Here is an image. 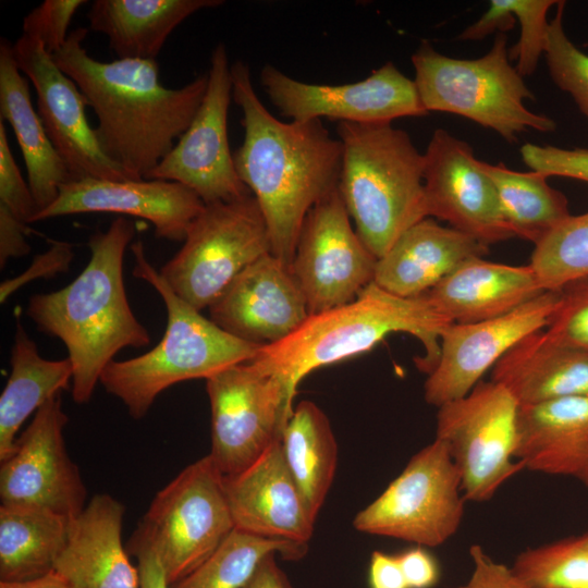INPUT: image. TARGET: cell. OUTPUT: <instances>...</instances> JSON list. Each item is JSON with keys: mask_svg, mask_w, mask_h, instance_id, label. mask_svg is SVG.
<instances>
[{"mask_svg": "<svg viewBox=\"0 0 588 588\" xmlns=\"http://www.w3.org/2000/svg\"><path fill=\"white\" fill-rule=\"evenodd\" d=\"M231 76L244 126L235 168L262 212L271 254L290 268L306 215L339 188L342 143L321 120L277 119L257 96L243 61L231 65Z\"/></svg>", "mask_w": 588, "mask_h": 588, "instance_id": "6da1fadb", "label": "cell"}, {"mask_svg": "<svg viewBox=\"0 0 588 588\" xmlns=\"http://www.w3.org/2000/svg\"><path fill=\"white\" fill-rule=\"evenodd\" d=\"M88 29L72 30L52 56L97 115L94 127L103 154L132 180L146 179L167 156L195 117L208 73L181 88H167L156 60L97 61L84 40Z\"/></svg>", "mask_w": 588, "mask_h": 588, "instance_id": "7a4b0ae2", "label": "cell"}, {"mask_svg": "<svg viewBox=\"0 0 588 588\" xmlns=\"http://www.w3.org/2000/svg\"><path fill=\"white\" fill-rule=\"evenodd\" d=\"M136 226L124 217L95 232L84 270L61 290L33 295L26 314L37 329L60 339L73 367L72 397L89 402L105 368L125 347L150 343L125 291L123 260Z\"/></svg>", "mask_w": 588, "mask_h": 588, "instance_id": "3957f363", "label": "cell"}, {"mask_svg": "<svg viewBox=\"0 0 588 588\" xmlns=\"http://www.w3.org/2000/svg\"><path fill=\"white\" fill-rule=\"evenodd\" d=\"M451 323L425 295L401 297L372 282L354 301L309 315L285 339L261 346L248 363L279 379L294 401L307 375L370 351L395 332L419 340L424 355L415 364L428 375L439 358L441 334Z\"/></svg>", "mask_w": 588, "mask_h": 588, "instance_id": "277c9868", "label": "cell"}, {"mask_svg": "<svg viewBox=\"0 0 588 588\" xmlns=\"http://www.w3.org/2000/svg\"><path fill=\"white\" fill-rule=\"evenodd\" d=\"M134 277L150 284L167 308V328L161 341L143 355L112 360L99 382L118 397L130 416H146L157 396L168 388L193 379H205L252 360L260 345L228 333L210 318L180 298L146 257L144 244L131 245Z\"/></svg>", "mask_w": 588, "mask_h": 588, "instance_id": "5b68a950", "label": "cell"}, {"mask_svg": "<svg viewBox=\"0 0 588 588\" xmlns=\"http://www.w3.org/2000/svg\"><path fill=\"white\" fill-rule=\"evenodd\" d=\"M339 192L365 246L381 258L408 228L428 217L424 154L391 123L339 122Z\"/></svg>", "mask_w": 588, "mask_h": 588, "instance_id": "8992f818", "label": "cell"}, {"mask_svg": "<svg viewBox=\"0 0 588 588\" xmlns=\"http://www.w3.org/2000/svg\"><path fill=\"white\" fill-rule=\"evenodd\" d=\"M415 85L424 108L449 112L491 128L509 143L532 128L552 132L555 122L527 109L535 99L523 76L510 63L507 37L499 33L490 50L478 59L439 53L424 40L412 56Z\"/></svg>", "mask_w": 588, "mask_h": 588, "instance_id": "52a82bcc", "label": "cell"}, {"mask_svg": "<svg viewBox=\"0 0 588 588\" xmlns=\"http://www.w3.org/2000/svg\"><path fill=\"white\" fill-rule=\"evenodd\" d=\"M271 253L269 232L253 195L205 205L181 249L159 270L172 291L201 311L249 265Z\"/></svg>", "mask_w": 588, "mask_h": 588, "instance_id": "ba28073f", "label": "cell"}, {"mask_svg": "<svg viewBox=\"0 0 588 588\" xmlns=\"http://www.w3.org/2000/svg\"><path fill=\"white\" fill-rule=\"evenodd\" d=\"M234 528L223 475L206 455L156 494L135 530L157 552L171 586L208 559Z\"/></svg>", "mask_w": 588, "mask_h": 588, "instance_id": "9c48e42d", "label": "cell"}, {"mask_svg": "<svg viewBox=\"0 0 588 588\" xmlns=\"http://www.w3.org/2000/svg\"><path fill=\"white\" fill-rule=\"evenodd\" d=\"M465 502L458 469L446 445L434 438L356 514L353 526L360 532L433 548L458 530Z\"/></svg>", "mask_w": 588, "mask_h": 588, "instance_id": "30bf717a", "label": "cell"}, {"mask_svg": "<svg viewBox=\"0 0 588 588\" xmlns=\"http://www.w3.org/2000/svg\"><path fill=\"white\" fill-rule=\"evenodd\" d=\"M519 403L495 381L438 407L436 439L456 465L466 501L486 502L525 469L516 458Z\"/></svg>", "mask_w": 588, "mask_h": 588, "instance_id": "8fae6325", "label": "cell"}, {"mask_svg": "<svg viewBox=\"0 0 588 588\" xmlns=\"http://www.w3.org/2000/svg\"><path fill=\"white\" fill-rule=\"evenodd\" d=\"M211 411V451L223 476L255 463L278 439L293 412L285 385L248 362L206 380Z\"/></svg>", "mask_w": 588, "mask_h": 588, "instance_id": "7c38bea8", "label": "cell"}, {"mask_svg": "<svg viewBox=\"0 0 588 588\" xmlns=\"http://www.w3.org/2000/svg\"><path fill=\"white\" fill-rule=\"evenodd\" d=\"M232 89L226 49L219 44L211 54L206 94L195 117L145 180L180 183L195 192L205 205L235 201L252 195L236 171L229 144Z\"/></svg>", "mask_w": 588, "mask_h": 588, "instance_id": "4fadbf2b", "label": "cell"}, {"mask_svg": "<svg viewBox=\"0 0 588 588\" xmlns=\"http://www.w3.org/2000/svg\"><path fill=\"white\" fill-rule=\"evenodd\" d=\"M377 260L356 233L338 188L306 215L290 269L311 315L354 301L373 282Z\"/></svg>", "mask_w": 588, "mask_h": 588, "instance_id": "5bb4252c", "label": "cell"}, {"mask_svg": "<svg viewBox=\"0 0 588 588\" xmlns=\"http://www.w3.org/2000/svg\"><path fill=\"white\" fill-rule=\"evenodd\" d=\"M260 82L271 103L291 121L328 118L338 123H392L428 114L415 82L392 62L363 81L341 85L302 82L266 64Z\"/></svg>", "mask_w": 588, "mask_h": 588, "instance_id": "9a60e30c", "label": "cell"}, {"mask_svg": "<svg viewBox=\"0 0 588 588\" xmlns=\"http://www.w3.org/2000/svg\"><path fill=\"white\" fill-rule=\"evenodd\" d=\"M66 424L61 394L35 413L12 453L0 462L1 503L41 506L70 519L84 510L87 490L66 450Z\"/></svg>", "mask_w": 588, "mask_h": 588, "instance_id": "2e32d148", "label": "cell"}, {"mask_svg": "<svg viewBox=\"0 0 588 588\" xmlns=\"http://www.w3.org/2000/svg\"><path fill=\"white\" fill-rule=\"evenodd\" d=\"M559 304V291H544L501 317L449 324L440 338L439 358L424 384L425 401L438 408L468 394L515 344L547 328Z\"/></svg>", "mask_w": 588, "mask_h": 588, "instance_id": "e0dca14e", "label": "cell"}, {"mask_svg": "<svg viewBox=\"0 0 588 588\" xmlns=\"http://www.w3.org/2000/svg\"><path fill=\"white\" fill-rule=\"evenodd\" d=\"M427 215L490 245L515 236L471 146L437 128L424 154Z\"/></svg>", "mask_w": 588, "mask_h": 588, "instance_id": "ac0fdd59", "label": "cell"}, {"mask_svg": "<svg viewBox=\"0 0 588 588\" xmlns=\"http://www.w3.org/2000/svg\"><path fill=\"white\" fill-rule=\"evenodd\" d=\"M17 66L33 84L37 113L72 180H132L100 148L86 117L87 102L76 83L44 45L22 35L12 46Z\"/></svg>", "mask_w": 588, "mask_h": 588, "instance_id": "d6986e66", "label": "cell"}, {"mask_svg": "<svg viewBox=\"0 0 588 588\" xmlns=\"http://www.w3.org/2000/svg\"><path fill=\"white\" fill-rule=\"evenodd\" d=\"M205 203L191 188L163 180H72L34 222L78 213L111 212L149 221L156 236L184 242Z\"/></svg>", "mask_w": 588, "mask_h": 588, "instance_id": "ffe728a7", "label": "cell"}, {"mask_svg": "<svg viewBox=\"0 0 588 588\" xmlns=\"http://www.w3.org/2000/svg\"><path fill=\"white\" fill-rule=\"evenodd\" d=\"M208 309L224 331L260 346L285 339L309 316L291 269L271 253L243 270Z\"/></svg>", "mask_w": 588, "mask_h": 588, "instance_id": "44dd1931", "label": "cell"}, {"mask_svg": "<svg viewBox=\"0 0 588 588\" xmlns=\"http://www.w3.org/2000/svg\"><path fill=\"white\" fill-rule=\"evenodd\" d=\"M223 485L236 529L308 544L315 519L285 464L281 438L243 471L223 476Z\"/></svg>", "mask_w": 588, "mask_h": 588, "instance_id": "7402d4cb", "label": "cell"}, {"mask_svg": "<svg viewBox=\"0 0 588 588\" xmlns=\"http://www.w3.org/2000/svg\"><path fill=\"white\" fill-rule=\"evenodd\" d=\"M125 506L96 494L70 519L66 543L53 571L79 588H138L139 575L122 541Z\"/></svg>", "mask_w": 588, "mask_h": 588, "instance_id": "603a6c76", "label": "cell"}, {"mask_svg": "<svg viewBox=\"0 0 588 588\" xmlns=\"http://www.w3.org/2000/svg\"><path fill=\"white\" fill-rule=\"evenodd\" d=\"M488 245L425 218L408 228L377 260L373 283L401 297L426 294L465 261L483 257Z\"/></svg>", "mask_w": 588, "mask_h": 588, "instance_id": "cb8c5ba5", "label": "cell"}, {"mask_svg": "<svg viewBox=\"0 0 588 588\" xmlns=\"http://www.w3.org/2000/svg\"><path fill=\"white\" fill-rule=\"evenodd\" d=\"M516 458L525 469L588 486V395L519 405Z\"/></svg>", "mask_w": 588, "mask_h": 588, "instance_id": "d4e9b609", "label": "cell"}, {"mask_svg": "<svg viewBox=\"0 0 588 588\" xmlns=\"http://www.w3.org/2000/svg\"><path fill=\"white\" fill-rule=\"evenodd\" d=\"M546 290L530 265L512 266L477 257L458 266L426 294L452 323L494 319Z\"/></svg>", "mask_w": 588, "mask_h": 588, "instance_id": "484cf974", "label": "cell"}, {"mask_svg": "<svg viewBox=\"0 0 588 588\" xmlns=\"http://www.w3.org/2000/svg\"><path fill=\"white\" fill-rule=\"evenodd\" d=\"M490 380L505 387L519 405L588 395V352L562 345L539 330L493 366Z\"/></svg>", "mask_w": 588, "mask_h": 588, "instance_id": "4316f807", "label": "cell"}, {"mask_svg": "<svg viewBox=\"0 0 588 588\" xmlns=\"http://www.w3.org/2000/svg\"><path fill=\"white\" fill-rule=\"evenodd\" d=\"M12 46L7 38H1L0 119L9 122L14 131L38 215L54 203L60 187L71 181V176L33 107L28 81L17 66Z\"/></svg>", "mask_w": 588, "mask_h": 588, "instance_id": "83f0119b", "label": "cell"}, {"mask_svg": "<svg viewBox=\"0 0 588 588\" xmlns=\"http://www.w3.org/2000/svg\"><path fill=\"white\" fill-rule=\"evenodd\" d=\"M221 0H95L89 28L105 34L118 59L156 60L166 40L184 20Z\"/></svg>", "mask_w": 588, "mask_h": 588, "instance_id": "f1b7e54d", "label": "cell"}, {"mask_svg": "<svg viewBox=\"0 0 588 588\" xmlns=\"http://www.w3.org/2000/svg\"><path fill=\"white\" fill-rule=\"evenodd\" d=\"M10 366L0 396V462L12 453L25 420L62 390H68L73 378L70 358H44L20 323L14 334Z\"/></svg>", "mask_w": 588, "mask_h": 588, "instance_id": "f546056e", "label": "cell"}, {"mask_svg": "<svg viewBox=\"0 0 588 588\" xmlns=\"http://www.w3.org/2000/svg\"><path fill=\"white\" fill-rule=\"evenodd\" d=\"M70 518L27 504H0V581L17 583L52 572L68 539Z\"/></svg>", "mask_w": 588, "mask_h": 588, "instance_id": "4dcf8cb0", "label": "cell"}, {"mask_svg": "<svg viewBox=\"0 0 588 588\" xmlns=\"http://www.w3.org/2000/svg\"><path fill=\"white\" fill-rule=\"evenodd\" d=\"M281 449L310 516L327 498L338 465V444L329 418L311 401L299 402L281 434Z\"/></svg>", "mask_w": 588, "mask_h": 588, "instance_id": "1f68e13d", "label": "cell"}, {"mask_svg": "<svg viewBox=\"0 0 588 588\" xmlns=\"http://www.w3.org/2000/svg\"><path fill=\"white\" fill-rule=\"evenodd\" d=\"M480 164L495 186L515 236L535 245L571 216L566 196L550 186L546 175L531 170L515 171L502 162L490 164L480 160Z\"/></svg>", "mask_w": 588, "mask_h": 588, "instance_id": "d6a6232c", "label": "cell"}, {"mask_svg": "<svg viewBox=\"0 0 588 588\" xmlns=\"http://www.w3.org/2000/svg\"><path fill=\"white\" fill-rule=\"evenodd\" d=\"M308 544L270 539L234 528L216 551L170 588H244L260 562L270 554L298 560Z\"/></svg>", "mask_w": 588, "mask_h": 588, "instance_id": "836d02e7", "label": "cell"}, {"mask_svg": "<svg viewBox=\"0 0 588 588\" xmlns=\"http://www.w3.org/2000/svg\"><path fill=\"white\" fill-rule=\"evenodd\" d=\"M529 265L546 291L588 275V211L571 215L535 244Z\"/></svg>", "mask_w": 588, "mask_h": 588, "instance_id": "e575fe53", "label": "cell"}, {"mask_svg": "<svg viewBox=\"0 0 588 588\" xmlns=\"http://www.w3.org/2000/svg\"><path fill=\"white\" fill-rule=\"evenodd\" d=\"M512 569L530 588H588V531L528 548Z\"/></svg>", "mask_w": 588, "mask_h": 588, "instance_id": "d590c367", "label": "cell"}, {"mask_svg": "<svg viewBox=\"0 0 588 588\" xmlns=\"http://www.w3.org/2000/svg\"><path fill=\"white\" fill-rule=\"evenodd\" d=\"M565 2L559 1L549 22L544 57L554 84L569 94L588 121V54L568 38L563 26Z\"/></svg>", "mask_w": 588, "mask_h": 588, "instance_id": "8d00e7d4", "label": "cell"}, {"mask_svg": "<svg viewBox=\"0 0 588 588\" xmlns=\"http://www.w3.org/2000/svg\"><path fill=\"white\" fill-rule=\"evenodd\" d=\"M555 0H507L512 13L519 21L520 36L509 50L510 59L516 60V70L520 76L531 75L544 54L549 22L548 11L556 5Z\"/></svg>", "mask_w": 588, "mask_h": 588, "instance_id": "74e56055", "label": "cell"}, {"mask_svg": "<svg viewBox=\"0 0 588 588\" xmlns=\"http://www.w3.org/2000/svg\"><path fill=\"white\" fill-rule=\"evenodd\" d=\"M558 291L560 304L546 333L562 345L588 352V275Z\"/></svg>", "mask_w": 588, "mask_h": 588, "instance_id": "f35d334b", "label": "cell"}, {"mask_svg": "<svg viewBox=\"0 0 588 588\" xmlns=\"http://www.w3.org/2000/svg\"><path fill=\"white\" fill-rule=\"evenodd\" d=\"M85 0H46L23 20L24 36L40 41L53 54L68 39V29Z\"/></svg>", "mask_w": 588, "mask_h": 588, "instance_id": "ab89813d", "label": "cell"}, {"mask_svg": "<svg viewBox=\"0 0 588 588\" xmlns=\"http://www.w3.org/2000/svg\"><path fill=\"white\" fill-rule=\"evenodd\" d=\"M0 204L23 223H33L38 212L28 183L11 152L7 130L0 119Z\"/></svg>", "mask_w": 588, "mask_h": 588, "instance_id": "60d3db41", "label": "cell"}, {"mask_svg": "<svg viewBox=\"0 0 588 588\" xmlns=\"http://www.w3.org/2000/svg\"><path fill=\"white\" fill-rule=\"evenodd\" d=\"M524 163L547 177L564 176L588 183V149H563L527 143L520 147Z\"/></svg>", "mask_w": 588, "mask_h": 588, "instance_id": "b9f144b4", "label": "cell"}, {"mask_svg": "<svg viewBox=\"0 0 588 588\" xmlns=\"http://www.w3.org/2000/svg\"><path fill=\"white\" fill-rule=\"evenodd\" d=\"M73 258L74 250L71 243L53 242L48 250L33 259L24 272L1 283L0 302L4 303L13 293L30 281L52 278L68 271Z\"/></svg>", "mask_w": 588, "mask_h": 588, "instance_id": "7bdbcfd3", "label": "cell"}, {"mask_svg": "<svg viewBox=\"0 0 588 588\" xmlns=\"http://www.w3.org/2000/svg\"><path fill=\"white\" fill-rule=\"evenodd\" d=\"M473 573L458 588H530L506 565L492 560L479 544L469 549Z\"/></svg>", "mask_w": 588, "mask_h": 588, "instance_id": "ee69618b", "label": "cell"}, {"mask_svg": "<svg viewBox=\"0 0 588 588\" xmlns=\"http://www.w3.org/2000/svg\"><path fill=\"white\" fill-rule=\"evenodd\" d=\"M408 588H432L440 578L436 558L421 546L396 554Z\"/></svg>", "mask_w": 588, "mask_h": 588, "instance_id": "f6af8a7d", "label": "cell"}, {"mask_svg": "<svg viewBox=\"0 0 588 588\" xmlns=\"http://www.w3.org/2000/svg\"><path fill=\"white\" fill-rule=\"evenodd\" d=\"M127 550L137 559L138 588H170L163 565L157 552L136 530L128 540Z\"/></svg>", "mask_w": 588, "mask_h": 588, "instance_id": "bcb514c9", "label": "cell"}, {"mask_svg": "<svg viewBox=\"0 0 588 588\" xmlns=\"http://www.w3.org/2000/svg\"><path fill=\"white\" fill-rule=\"evenodd\" d=\"M27 224L16 219L0 204V267L3 269L11 258H19L30 252L26 241Z\"/></svg>", "mask_w": 588, "mask_h": 588, "instance_id": "7dc6e473", "label": "cell"}, {"mask_svg": "<svg viewBox=\"0 0 588 588\" xmlns=\"http://www.w3.org/2000/svg\"><path fill=\"white\" fill-rule=\"evenodd\" d=\"M515 20L516 17L510 10L507 0H491L488 10L482 16L464 29L458 38L462 40H481L495 30L504 33L511 29Z\"/></svg>", "mask_w": 588, "mask_h": 588, "instance_id": "c3c4849f", "label": "cell"}, {"mask_svg": "<svg viewBox=\"0 0 588 588\" xmlns=\"http://www.w3.org/2000/svg\"><path fill=\"white\" fill-rule=\"evenodd\" d=\"M370 588H408L396 555L373 551L368 568Z\"/></svg>", "mask_w": 588, "mask_h": 588, "instance_id": "681fc988", "label": "cell"}, {"mask_svg": "<svg viewBox=\"0 0 588 588\" xmlns=\"http://www.w3.org/2000/svg\"><path fill=\"white\" fill-rule=\"evenodd\" d=\"M244 588H292L285 573L278 566L275 554L266 556Z\"/></svg>", "mask_w": 588, "mask_h": 588, "instance_id": "f907efd6", "label": "cell"}, {"mask_svg": "<svg viewBox=\"0 0 588 588\" xmlns=\"http://www.w3.org/2000/svg\"><path fill=\"white\" fill-rule=\"evenodd\" d=\"M0 588H79L56 571L36 579L8 583L0 581Z\"/></svg>", "mask_w": 588, "mask_h": 588, "instance_id": "816d5d0a", "label": "cell"}]
</instances>
